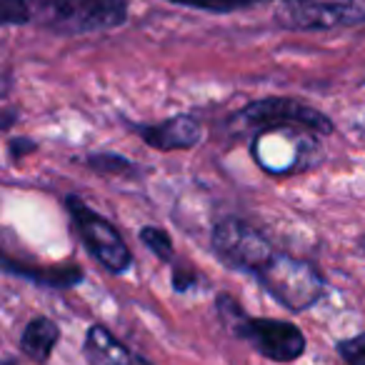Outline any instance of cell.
<instances>
[{
	"label": "cell",
	"instance_id": "cell-1",
	"mask_svg": "<svg viewBox=\"0 0 365 365\" xmlns=\"http://www.w3.org/2000/svg\"><path fill=\"white\" fill-rule=\"evenodd\" d=\"M31 18L63 36H86L120 26L128 16L125 0H28Z\"/></svg>",
	"mask_w": 365,
	"mask_h": 365
},
{
	"label": "cell",
	"instance_id": "cell-14",
	"mask_svg": "<svg viewBox=\"0 0 365 365\" xmlns=\"http://www.w3.org/2000/svg\"><path fill=\"white\" fill-rule=\"evenodd\" d=\"M3 18L6 23H23L31 18L28 0H3Z\"/></svg>",
	"mask_w": 365,
	"mask_h": 365
},
{
	"label": "cell",
	"instance_id": "cell-9",
	"mask_svg": "<svg viewBox=\"0 0 365 365\" xmlns=\"http://www.w3.org/2000/svg\"><path fill=\"white\" fill-rule=\"evenodd\" d=\"M86 353L91 358L93 365H150L135 355L130 348H125L123 343H118L106 328L96 325L91 328L86 340Z\"/></svg>",
	"mask_w": 365,
	"mask_h": 365
},
{
	"label": "cell",
	"instance_id": "cell-10",
	"mask_svg": "<svg viewBox=\"0 0 365 365\" xmlns=\"http://www.w3.org/2000/svg\"><path fill=\"white\" fill-rule=\"evenodd\" d=\"M56 343H58V328L48 318L31 320L26 333H23V350L33 360H46L51 355V350L56 348Z\"/></svg>",
	"mask_w": 365,
	"mask_h": 365
},
{
	"label": "cell",
	"instance_id": "cell-5",
	"mask_svg": "<svg viewBox=\"0 0 365 365\" xmlns=\"http://www.w3.org/2000/svg\"><path fill=\"white\" fill-rule=\"evenodd\" d=\"M238 123L253 128H300L313 133H330L333 125L323 113L303 106V103L288 101V98H268L248 106L238 113Z\"/></svg>",
	"mask_w": 365,
	"mask_h": 365
},
{
	"label": "cell",
	"instance_id": "cell-13",
	"mask_svg": "<svg viewBox=\"0 0 365 365\" xmlns=\"http://www.w3.org/2000/svg\"><path fill=\"white\" fill-rule=\"evenodd\" d=\"M338 350L348 365H365V333L355 335L350 340H343L338 345Z\"/></svg>",
	"mask_w": 365,
	"mask_h": 365
},
{
	"label": "cell",
	"instance_id": "cell-4",
	"mask_svg": "<svg viewBox=\"0 0 365 365\" xmlns=\"http://www.w3.org/2000/svg\"><path fill=\"white\" fill-rule=\"evenodd\" d=\"M213 248L218 250V255L225 263L243 270H253V273H260L275 255L268 240L240 220H223L215 225Z\"/></svg>",
	"mask_w": 365,
	"mask_h": 365
},
{
	"label": "cell",
	"instance_id": "cell-3",
	"mask_svg": "<svg viewBox=\"0 0 365 365\" xmlns=\"http://www.w3.org/2000/svg\"><path fill=\"white\" fill-rule=\"evenodd\" d=\"M68 210L73 215L78 233H81L86 248L91 250V255L98 263L106 265L110 273H123L130 265V250L123 243L120 233L108 223L106 218H101L98 213H93L81 198L71 195L68 198Z\"/></svg>",
	"mask_w": 365,
	"mask_h": 365
},
{
	"label": "cell",
	"instance_id": "cell-2",
	"mask_svg": "<svg viewBox=\"0 0 365 365\" xmlns=\"http://www.w3.org/2000/svg\"><path fill=\"white\" fill-rule=\"evenodd\" d=\"M258 278L268 288V293L290 310L310 308L323 293L320 275L308 263L288 255H273L270 263L258 273Z\"/></svg>",
	"mask_w": 365,
	"mask_h": 365
},
{
	"label": "cell",
	"instance_id": "cell-7",
	"mask_svg": "<svg viewBox=\"0 0 365 365\" xmlns=\"http://www.w3.org/2000/svg\"><path fill=\"white\" fill-rule=\"evenodd\" d=\"M238 333L270 360L290 363L305 350V338L295 325L283 320H243Z\"/></svg>",
	"mask_w": 365,
	"mask_h": 365
},
{
	"label": "cell",
	"instance_id": "cell-15",
	"mask_svg": "<svg viewBox=\"0 0 365 365\" xmlns=\"http://www.w3.org/2000/svg\"><path fill=\"white\" fill-rule=\"evenodd\" d=\"M360 243H363V250H365V235H363V240H360Z\"/></svg>",
	"mask_w": 365,
	"mask_h": 365
},
{
	"label": "cell",
	"instance_id": "cell-6",
	"mask_svg": "<svg viewBox=\"0 0 365 365\" xmlns=\"http://www.w3.org/2000/svg\"><path fill=\"white\" fill-rule=\"evenodd\" d=\"M278 16L293 28H333L365 21V0H283Z\"/></svg>",
	"mask_w": 365,
	"mask_h": 365
},
{
	"label": "cell",
	"instance_id": "cell-12",
	"mask_svg": "<svg viewBox=\"0 0 365 365\" xmlns=\"http://www.w3.org/2000/svg\"><path fill=\"white\" fill-rule=\"evenodd\" d=\"M140 238H143V243L148 245V248L153 250V253L158 255V258H170L173 255V245H170V238H168L163 230H158V228H145L140 233Z\"/></svg>",
	"mask_w": 365,
	"mask_h": 365
},
{
	"label": "cell",
	"instance_id": "cell-8",
	"mask_svg": "<svg viewBox=\"0 0 365 365\" xmlns=\"http://www.w3.org/2000/svg\"><path fill=\"white\" fill-rule=\"evenodd\" d=\"M143 138L148 145L160 150H178V148H193L200 143V125L193 118H170L160 125L143 128Z\"/></svg>",
	"mask_w": 365,
	"mask_h": 365
},
{
	"label": "cell",
	"instance_id": "cell-11",
	"mask_svg": "<svg viewBox=\"0 0 365 365\" xmlns=\"http://www.w3.org/2000/svg\"><path fill=\"white\" fill-rule=\"evenodd\" d=\"M170 3H180V6L200 8V11L230 13V11H240V8L250 6V3H255V0H170Z\"/></svg>",
	"mask_w": 365,
	"mask_h": 365
}]
</instances>
